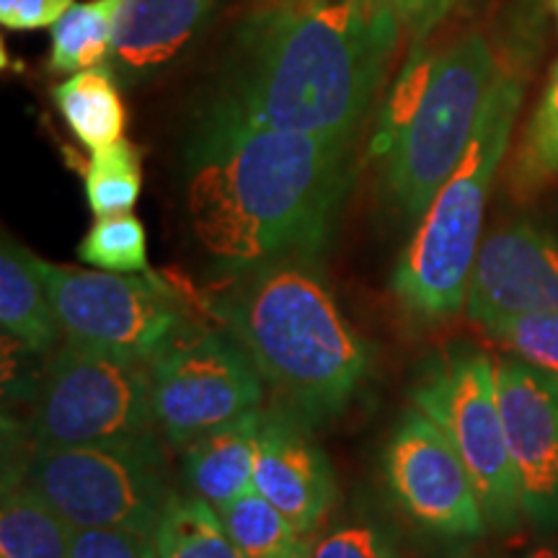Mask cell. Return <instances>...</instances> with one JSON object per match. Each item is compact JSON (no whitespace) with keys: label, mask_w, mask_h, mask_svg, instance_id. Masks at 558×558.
I'll return each instance as SVG.
<instances>
[{"label":"cell","mask_w":558,"mask_h":558,"mask_svg":"<svg viewBox=\"0 0 558 558\" xmlns=\"http://www.w3.org/2000/svg\"><path fill=\"white\" fill-rule=\"evenodd\" d=\"M383 463L393 499L422 527L460 538L486 530V512L463 458L424 411H403Z\"/></svg>","instance_id":"11"},{"label":"cell","mask_w":558,"mask_h":558,"mask_svg":"<svg viewBox=\"0 0 558 558\" xmlns=\"http://www.w3.org/2000/svg\"><path fill=\"white\" fill-rule=\"evenodd\" d=\"M533 311H558V235L518 220L481 241L465 313L484 326L492 318Z\"/></svg>","instance_id":"13"},{"label":"cell","mask_w":558,"mask_h":558,"mask_svg":"<svg viewBox=\"0 0 558 558\" xmlns=\"http://www.w3.org/2000/svg\"><path fill=\"white\" fill-rule=\"evenodd\" d=\"M209 311L246 349L279 407L308 424L341 414L367 380L369 347L341 313L318 256L235 269Z\"/></svg>","instance_id":"3"},{"label":"cell","mask_w":558,"mask_h":558,"mask_svg":"<svg viewBox=\"0 0 558 558\" xmlns=\"http://www.w3.org/2000/svg\"><path fill=\"white\" fill-rule=\"evenodd\" d=\"M352 143L202 117L186 179L194 239L233 271L318 256L352 184Z\"/></svg>","instance_id":"2"},{"label":"cell","mask_w":558,"mask_h":558,"mask_svg":"<svg viewBox=\"0 0 558 558\" xmlns=\"http://www.w3.org/2000/svg\"><path fill=\"white\" fill-rule=\"evenodd\" d=\"M401 34L378 0H271L235 32L205 117L354 140Z\"/></svg>","instance_id":"1"},{"label":"cell","mask_w":558,"mask_h":558,"mask_svg":"<svg viewBox=\"0 0 558 558\" xmlns=\"http://www.w3.org/2000/svg\"><path fill=\"white\" fill-rule=\"evenodd\" d=\"M308 427L311 424L295 411L267 409L254 463V488L292 522L303 538L326 520L337 501L331 465Z\"/></svg>","instance_id":"14"},{"label":"cell","mask_w":558,"mask_h":558,"mask_svg":"<svg viewBox=\"0 0 558 558\" xmlns=\"http://www.w3.org/2000/svg\"><path fill=\"white\" fill-rule=\"evenodd\" d=\"M52 99L70 132L90 153L122 140L128 111H124L114 70L107 62L81 70L58 83L52 88Z\"/></svg>","instance_id":"18"},{"label":"cell","mask_w":558,"mask_h":558,"mask_svg":"<svg viewBox=\"0 0 558 558\" xmlns=\"http://www.w3.org/2000/svg\"><path fill=\"white\" fill-rule=\"evenodd\" d=\"M399 19L403 32L427 37L435 26L452 11L458 0H378Z\"/></svg>","instance_id":"30"},{"label":"cell","mask_w":558,"mask_h":558,"mask_svg":"<svg viewBox=\"0 0 558 558\" xmlns=\"http://www.w3.org/2000/svg\"><path fill=\"white\" fill-rule=\"evenodd\" d=\"M497 383L522 514L558 530V378L507 357L497 362Z\"/></svg>","instance_id":"12"},{"label":"cell","mask_w":558,"mask_h":558,"mask_svg":"<svg viewBox=\"0 0 558 558\" xmlns=\"http://www.w3.org/2000/svg\"><path fill=\"white\" fill-rule=\"evenodd\" d=\"M311 550H313V541L303 538L284 558H311Z\"/></svg>","instance_id":"31"},{"label":"cell","mask_w":558,"mask_h":558,"mask_svg":"<svg viewBox=\"0 0 558 558\" xmlns=\"http://www.w3.org/2000/svg\"><path fill=\"white\" fill-rule=\"evenodd\" d=\"M215 0H124L107 65L135 86L153 78L207 24Z\"/></svg>","instance_id":"15"},{"label":"cell","mask_w":558,"mask_h":558,"mask_svg":"<svg viewBox=\"0 0 558 558\" xmlns=\"http://www.w3.org/2000/svg\"><path fill=\"white\" fill-rule=\"evenodd\" d=\"M218 512L243 558H284L303 541L292 522L256 488L243 492Z\"/></svg>","instance_id":"22"},{"label":"cell","mask_w":558,"mask_h":558,"mask_svg":"<svg viewBox=\"0 0 558 558\" xmlns=\"http://www.w3.org/2000/svg\"><path fill=\"white\" fill-rule=\"evenodd\" d=\"M150 365L65 341L45 369L29 416L32 448H83L156 435Z\"/></svg>","instance_id":"7"},{"label":"cell","mask_w":558,"mask_h":558,"mask_svg":"<svg viewBox=\"0 0 558 558\" xmlns=\"http://www.w3.org/2000/svg\"><path fill=\"white\" fill-rule=\"evenodd\" d=\"M411 407L424 411L463 458L486 520L501 530L518 525L522 507L501 414L497 362L473 347L448 349L424 369L411 390Z\"/></svg>","instance_id":"8"},{"label":"cell","mask_w":558,"mask_h":558,"mask_svg":"<svg viewBox=\"0 0 558 558\" xmlns=\"http://www.w3.org/2000/svg\"><path fill=\"white\" fill-rule=\"evenodd\" d=\"M68 558H158V548L143 530L73 527Z\"/></svg>","instance_id":"27"},{"label":"cell","mask_w":558,"mask_h":558,"mask_svg":"<svg viewBox=\"0 0 558 558\" xmlns=\"http://www.w3.org/2000/svg\"><path fill=\"white\" fill-rule=\"evenodd\" d=\"M153 414L173 448L259 411L267 383L226 329L194 324L150 362Z\"/></svg>","instance_id":"10"},{"label":"cell","mask_w":558,"mask_h":558,"mask_svg":"<svg viewBox=\"0 0 558 558\" xmlns=\"http://www.w3.org/2000/svg\"><path fill=\"white\" fill-rule=\"evenodd\" d=\"M143 190L140 153L130 140L104 145L90 153L86 169V199L96 218L132 213Z\"/></svg>","instance_id":"23"},{"label":"cell","mask_w":558,"mask_h":558,"mask_svg":"<svg viewBox=\"0 0 558 558\" xmlns=\"http://www.w3.org/2000/svg\"><path fill=\"white\" fill-rule=\"evenodd\" d=\"M264 409L209 429L184 448V476L194 497L215 509L254 488L256 439Z\"/></svg>","instance_id":"16"},{"label":"cell","mask_w":558,"mask_h":558,"mask_svg":"<svg viewBox=\"0 0 558 558\" xmlns=\"http://www.w3.org/2000/svg\"><path fill=\"white\" fill-rule=\"evenodd\" d=\"M81 262L101 271L140 275L148 269V235L132 213L99 218L78 246Z\"/></svg>","instance_id":"24"},{"label":"cell","mask_w":558,"mask_h":558,"mask_svg":"<svg viewBox=\"0 0 558 558\" xmlns=\"http://www.w3.org/2000/svg\"><path fill=\"white\" fill-rule=\"evenodd\" d=\"M311 558H393L383 535L367 522H352L313 541Z\"/></svg>","instance_id":"28"},{"label":"cell","mask_w":558,"mask_h":558,"mask_svg":"<svg viewBox=\"0 0 558 558\" xmlns=\"http://www.w3.org/2000/svg\"><path fill=\"white\" fill-rule=\"evenodd\" d=\"M554 173H558V62L550 70L548 86L527 122L514 160V181L520 190L527 192Z\"/></svg>","instance_id":"25"},{"label":"cell","mask_w":558,"mask_h":558,"mask_svg":"<svg viewBox=\"0 0 558 558\" xmlns=\"http://www.w3.org/2000/svg\"><path fill=\"white\" fill-rule=\"evenodd\" d=\"M37 271L62 337L75 344L107 349L150 365L194 326L179 292L153 271L117 275L75 269L39 256Z\"/></svg>","instance_id":"9"},{"label":"cell","mask_w":558,"mask_h":558,"mask_svg":"<svg viewBox=\"0 0 558 558\" xmlns=\"http://www.w3.org/2000/svg\"><path fill=\"white\" fill-rule=\"evenodd\" d=\"M512 357L558 378V311L492 318L481 326Z\"/></svg>","instance_id":"26"},{"label":"cell","mask_w":558,"mask_h":558,"mask_svg":"<svg viewBox=\"0 0 558 558\" xmlns=\"http://www.w3.org/2000/svg\"><path fill=\"white\" fill-rule=\"evenodd\" d=\"M499 73L492 45L481 34L460 37L437 58L409 68L375 140L383 190L403 220H422L458 169Z\"/></svg>","instance_id":"4"},{"label":"cell","mask_w":558,"mask_h":558,"mask_svg":"<svg viewBox=\"0 0 558 558\" xmlns=\"http://www.w3.org/2000/svg\"><path fill=\"white\" fill-rule=\"evenodd\" d=\"M554 9H556V13H558V0H554Z\"/></svg>","instance_id":"32"},{"label":"cell","mask_w":558,"mask_h":558,"mask_svg":"<svg viewBox=\"0 0 558 558\" xmlns=\"http://www.w3.org/2000/svg\"><path fill=\"white\" fill-rule=\"evenodd\" d=\"M70 527L24 481H5L0 558H68Z\"/></svg>","instance_id":"19"},{"label":"cell","mask_w":558,"mask_h":558,"mask_svg":"<svg viewBox=\"0 0 558 558\" xmlns=\"http://www.w3.org/2000/svg\"><path fill=\"white\" fill-rule=\"evenodd\" d=\"M75 0H0V21L5 29L29 32L52 26Z\"/></svg>","instance_id":"29"},{"label":"cell","mask_w":558,"mask_h":558,"mask_svg":"<svg viewBox=\"0 0 558 558\" xmlns=\"http://www.w3.org/2000/svg\"><path fill=\"white\" fill-rule=\"evenodd\" d=\"M522 104V83L501 70L463 160L422 215L393 269L396 298L422 320L465 308L473 262L484 233L486 202L507 156Z\"/></svg>","instance_id":"5"},{"label":"cell","mask_w":558,"mask_h":558,"mask_svg":"<svg viewBox=\"0 0 558 558\" xmlns=\"http://www.w3.org/2000/svg\"><path fill=\"white\" fill-rule=\"evenodd\" d=\"M13 481H24L70 527L156 533L173 484L158 432L128 442L32 448Z\"/></svg>","instance_id":"6"},{"label":"cell","mask_w":558,"mask_h":558,"mask_svg":"<svg viewBox=\"0 0 558 558\" xmlns=\"http://www.w3.org/2000/svg\"><path fill=\"white\" fill-rule=\"evenodd\" d=\"M546 558H556V556H546Z\"/></svg>","instance_id":"33"},{"label":"cell","mask_w":558,"mask_h":558,"mask_svg":"<svg viewBox=\"0 0 558 558\" xmlns=\"http://www.w3.org/2000/svg\"><path fill=\"white\" fill-rule=\"evenodd\" d=\"M122 5L124 0H88L70 5L62 19L50 26L52 73L73 75L109 62Z\"/></svg>","instance_id":"20"},{"label":"cell","mask_w":558,"mask_h":558,"mask_svg":"<svg viewBox=\"0 0 558 558\" xmlns=\"http://www.w3.org/2000/svg\"><path fill=\"white\" fill-rule=\"evenodd\" d=\"M153 541L158 558H243L239 546L230 541L218 509L194 494H173Z\"/></svg>","instance_id":"21"},{"label":"cell","mask_w":558,"mask_h":558,"mask_svg":"<svg viewBox=\"0 0 558 558\" xmlns=\"http://www.w3.org/2000/svg\"><path fill=\"white\" fill-rule=\"evenodd\" d=\"M0 326L13 344L32 354L52 352L62 337L37 256L11 239H3L0 251Z\"/></svg>","instance_id":"17"}]
</instances>
